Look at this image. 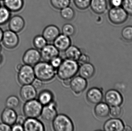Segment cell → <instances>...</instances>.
I'll return each instance as SVG.
<instances>
[{"label":"cell","instance_id":"cell-1","mask_svg":"<svg viewBox=\"0 0 132 131\" xmlns=\"http://www.w3.org/2000/svg\"><path fill=\"white\" fill-rule=\"evenodd\" d=\"M80 65L77 61L66 58L56 70L58 77L62 80H71L78 72Z\"/></svg>","mask_w":132,"mask_h":131},{"label":"cell","instance_id":"cell-2","mask_svg":"<svg viewBox=\"0 0 132 131\" xmlns=\"http://www.w3.org/2000/svg\"><path fill=\"white\" fill-rule=\"evenodd\" d=\"M36 78L43 82L52 80L56 74V69L47 62H39L34 66Z\"/></svg>","mask_w":132,"mask_h":131},{"label":"cell","instance_id":"cell-3","mask_svg":"<svg viewBox=\"0 0 132 131\" xmlns=\"http://www.w3.org/2000/svg\"><path fill=\"white\" fill-rule=\"evenodd\" d=\"M52 121L53 127L55 131H73L74 130L73 122L65 115L57 114Z\"/></svg>","mask_w":132,"mask_h":131},{"label":"cell","instance_id":"cell-4","mask_svg":"<svg viewBox=\"0 0 132 131\" xmlns=\"http://www.w3.org/2000/svg\"><path fill=\"white\" fill-rule=\"evenodd\" d=\"M43 105L38 100H33L26 102L23 108L26 117L29 118H37L41 116Z\"/></svg>","mask_w":132,"mask_h":131},{"label":"cell","instance_id":"cell-5","mask_svg":"<svg viewBox=\"0 0 132 131\" xmlns=\"http://www.w3.org/2000/svg\"><path fill=\"white\" fill-rule=\"evenodd\" d=\"M35 78L34 68L32 66L25 64L18 70V80L22 85L31 84Z\"/></svg>","mask_w":132,"mask_h":131},{"label":"cell","instance_id":"cell-6","mask_svg":"<svg viewBox=\"0 0 132 131\" xmlns=\"http://www.w3.org/2000/svg\"><path fill=\"white\" fill-rule=\"evenodd\" d=\"M128 15L121 7H112L109 12L108 17L112 23L115 24H121L127 20Z\"/></svg>","mask_w":132,"mask_h":131},{"label":"cell","instance_id":"cell-7","mask_svg":"<svg viewBox=\"0 0 132 131\" xmlns=\"http://www.w3.org/2000/svg\"><path fill=\"white\" fill-rule=\"evenodd\" d=\"M2 41L6 48L13 49L19 44V37L17 33L9 29L4 32Z\"/></svg>","mask_w":132,"mask_h":131},{"label":"cell","instance_id":"cell-8","mask_svg":"<svg viewBox=\"0 0 132 131\" xmlns=\"http://www.w3.org/2000/svg\"><path fill=\"white\" fill-rule=\"evenodd\" d=\"M41 58V53L38 50L31 48L25 52L22 57V61L25 64L33 66L39 62Z\"/></svg>","mask_w":132,"mask_h":131},{"label":"cell","instance_id":"cell-9","mask_svg":"<svg viewBox=\"0 0 132 131\" xmlns=\"http://www.w3.org/2000/svg\"><path fill=\"white\" fill-rule=\"evenodd\" d=\"M70 87L76 94H80L86 90L87 87V80L80 76H75L71 80Z\"/></svg>","mask_w":132,"mask_h":131},{"label":"cell","instance_id":"cell-10","mask_svg":"<svg viewBox=\"0 0 132 131\" xmlns=\"http://www.w3.org/2000/svg\"><path fill=\"white\" fill-rule=\"evenodd\" d=\"M57 115V106L54 101L43 107L41 116L45 120L52 121Z\"/></svg>","mask_w":132,"mask_h":131},{"label":"cell","instance_id":"cell-11","mask_svg":"<svg viewBox=\"0 0 132 131\" xmlns=\"http://www.w3.org/2000/svg\"><path fill=\"white\" fill-rule=\"evenodd\" d=\"M105 100L110 106H120L123 102V98L121 94L115 90H110L105 94Z\"/></svg>","mask_w":132,"mask_h":131},{"label":"cell","instance_id":"cell-12","mask_svg":"<svg viewBox=\"0 0 132 131\" xmlns=\"http://www.w3.org/2000/svg\"><path fill=\"white\" fill-rule=\"evenodd\" d=\"M41 51V57L47 62H50L59 54V51L53 44H47Z\"/></svg>","mask_w":132,"mask_h":131},{"label":"cell","instance_id":"cell-13","mask_svg":"<svg viewBox=\"0 0 132 131\" xmlns=\"http://www.w3.org/2000/svg\"><path fill=\"white\" fill-rule=\"evenodd\" d=\"M9 22V30L16 33L22 31L25 26V22L23 18L19 15L11 17Z\"/></svg>","mask_w":132,"mask_h":131},{"label":"cell","instance_id":"cell-14","mask_svg":"<svg viewBox=\"0 0 132 131\" xmlns=\"http://www.w3.org/2000/svg\"><path fill=\"white\" fill-rule=\"evenodd\" d=\"M23 126L24 131H43L45 130L43 124L36 118H28Z\"/></svg>","mask_w":132,"mask_h":131},{"label":"cell","instance_id":"cell-15","mask_svg":"<svg viewBox=\"0 0 132 131\" xmlns=\"http://www.w3.org/2000/svg\"><path fill=\"white\" fill-rule=\"evenodd\" d=\"M22 99L25 101L35 99L37 96L36 89L31 84L22 85L20 92Z\"/></svg>","mask_w":132,"mask_h":131},{"label":"cell","instance_id":"cell-16","mask_svg":"<svg viewBox=\"0 0 132 131\" xmlns=\"http://www.w3.org/2000/svg\"><path fill=\"white\" fill-rule=\"evenodd\" d=\"M103 97L102 92L98 88H90L86 94V98L88 101L93 104H97L101 102Z\"/></svg>","mask_w":132,"mask_h":131},{"label":"cell","instance_id":"cell-17","mask_svg":"<svg viewBox=\"0 0 132 131\" xmlns=\"http://www.w3.org/2000/svg\"><path fill=\"white\" fill-rule=\"evenodd\" d=\"M60 34V30L57 26L50 25L43 29L42 35L48 42H53Z\"/></svg>","mask_w":132,"mask_h":131},{"label":"cell","instance_id":"cell-18","mask_svg":"<svg viewBox=\"0 0 132 131\" xmlns=\"http://www.w3.org/2000/svg\"><path fill=\"white\" fill-rule=\"evenodd\" d=\"M53 45L59 51H65L71 45V41L70 37L63 34H60L54 40Z\"/></svg>","mask_w":132,"mask_h":131},{"label":"cell","instance_id":"cell-19","mask_svg":"<svg viewBox=\"0 0 132 131\" xmlns=\"http://www.w3.org/2000/svg\"><path fill=\"white\" fill-rule=\"evenodd\" d=\"M17 116L14 109L6 107L2 113L1 119L2 122L11 126L15 124Z\"/></svg>","mask_w":132,"mask_h":131},{"label":"cell","instance_id":"cell-20","mask_svg":"<svg viewBox=\"0 0 132 131\" xmlns=\"http://www.w3.org/2000/svg\"><path fill=\"white\" fill-rule=\"evenodd\" d=\"M125 125L121 120L118 118L109 119L104 124V129L106 131H122Z\"/></svg>","mask_w":132,"mask_h":131},{"label":"cell","instance_id":"cell-21","mask_svg":"<svg viewBox=\"0 0 132 131\" xmlns=\"http://www.w3.org/2000/svg\"><path fill=\"white\" fill-rule=\"evenodd\" d=\"M95 71L94 65L89 62L80 65L78 70L80 76L86 80L92 78L94 75Z\"/></svg>","mask_w":132,"mask_h":131},{"label":"cell","instance_id":"cell-22","mask_svg":"<svg viewBox=\"0 0 132 131\" xmlns=\"http://www.w3.org/2000/svg\"><path fill=\"white\" fill-rule=\"evenodd\" d=\"M90 7L93 12L101 14L105 12L108 8L106 0H91Z\"/></svg>","mask_w":132,"mask_h":131},{"label":"cell","instance_id":"cell-23","mask_svg":"<svg viewBox=\"0 0 132 131\" xmlns=\"http://www.w3.org/2000/svg\"><path fill=\"white\" fill-rule=\"evenodd\" d=\"M4 6L11 12L20 11L24 6V0H3Z\"/></svg>","mask_w":132,"mask_h":131},{"label":"cell","instance_id":"cell-24","mask_svg":"<svg viewBox=\"0 0 132 131\" xmlns=\"http://www.w3.org/2000/svg\"><path fill=\"white\" fill-rule=\"evenodd\" d=\"M110 108L106 103L100 102L97 104L94 108V113L96 117L99 118L107 117L110 113Z\"/></svg>","mask_w":132,"mask_h":131},{"label":"cell","instance_id":"cell-25","mask_svg":"<svg viewBox=\"0 0 132 131\" xmlns=\"http://www.w3.org/2000/svg\"><path fill=\"white\" fill-rule=\"evenodd\" d=\"M65 52L66 58L77 61L82 54L79 48L73 45H71Z\"/></svg>","mask_w":132,"mask_h":131},{"label":"cell","instance_id":"cell-26","mask_svg":"<svg viewBox=\"0 0 132 131\" xmlns=\"http://www.w3.org/2000/svg\"><path fill=\"white\" fill-rule=\"evenodd\" d=\"M53 94L50 91L45 90L39 93L38 96V100L44 106L53 102Z\"/></svg>","mask_w":132,"mask_h":131},{"label":"cell","instance_id":"cell-27","mask_svg":"<svg viewBox=\"0 0 132 131\" xmlns=\"http://www.w3.org/2000/svg\"><path fill=\"white\" fill-rule=\"evenodd\" d=\"M60 15L64 20L71 21L75 17V12L72 7L68 6L60 10Z\"/></svg>","mask_w":132,"mask_h":131},{"label":"cell","instance_id":"cell-28","mask_svg":"<svg viewBox=\"0 0 132 131\" xmlns=\"http://www.w3.org/2000/svg\"><path fill=\"white\" fill-rule=\"evenodd\" d=\"M11 12L5 6L0 7V25H4L8 22L11 17Z\"/></svg>","mask_w":132,"mask_h":131},{"label":"cell","instance_id":"cell-29","mask_svg":"<svg viewBox=\"0 0 132 131\" xmlns=\"http://www.w3.org/2000/svg\"><path fill=\"white\" fill-rule=\"evenodd\" d=\"M47 42L45 38L42 35H37L34 37L33 44L36 49L41 50L47 44Z\"/></svg>","mask_w":132,"mask_h":131},{"label":"cell","instance_id":"cell-30","mask_svg":"<svg viewBox=\"0 0 132 131\" xmlns=\"http://www.w3.org/2000/svg\"><path fill=\"white\" fill-rule=\"evenodd\" d=\"M50 4L53 7L57 9H61L69 6L70 0H50Z\"/></svg>","mask_w":132,"mask_h":131},{"label":"cell","instance_id":"cell-31","mask_svg":"<svg viewBox=\"0 0 132 131\" xmlns=\"http://www.w3.org/2000/svg\"><path fill=\"white\" fill-rule=\"evenodd\" d=\"M20 103L19 98L15 95H11L7 98L5 102L6 107L15 109L18 107Z\"/></svg>","mask_w":132,"mask_h":131},{"label":"cell","instance_id":"cell-32","mask_svg":"<svg viewBox=\"0 0 132 131\" xmlns=\"http://www.w3.org/2000/svg\"><path fill=\"white\" fill-rule=\"evenodd\" d=\"M62 32L63 34L69 37H71L75 34V27L72 24L67 23L63 26Z\"/></svg>","mask_w":132,"mask_h":131},{"label":"cell","instance_id":"cell-33","mask_svg":"<svg viewBox=\"0 0 132 131\" xmlns=\"http://www.w3.org/2000/svg\"><path fill=\"white\" fill-rule=\"evenodd\" d=\"M91 0H73L75 5L80 10H85L90 7Z\"/></svg>","mask_w":132,"mask_h":131},{"label":"cell","instance_id":"cell-34","mask_svg":"<svg viewBox=\"0 0 132 131\" xmlns=\"http://www.w3.org/2000/svg\"><path fill=\"white\" fill-rule=\"evenodd\" d=\"M122 36L124 39L128 41H132V26H127L123 28Z\"/></svg>","mask_w":132,"mask_h":131},{"label":"cell","instance_id":"cell-35","mask_svg":"<svg viewBox=\"0 0 132 131\" xmlns=\"http://www.w3.org/2000/svg\"><path fill=\"white\" fill-rule=\"evenodd\" d=\"M122 5L127 14L132 16V0H123Z\"/></svg>","mask_w":132,"mask_h":131},{"label":"cell","instance_id":"cell-36","mask_svg":"<svg viewBox=\"0 0 132 131\" xmlns=\"http://www.w3.org/2000/svg\"><path fill=\"white\" fill-rule=\"evenodd\" d=\"M110 113L113 117H119L122 114V110L119 106H113L110 109Z\"/></svg>","mask_w":132,"mask_h":131},{"label":"cell","instance_id":"cell-37","mask_svg":"<svg viewBox=\"0 0 132 131\" xmlns=\"http://www.w3.org/2000/svg\"><path fill=\"white\" fill-rule=\"evenodd\" d=\"M62 58L58 56L50 61V64L54 68L57 69L62 64Z\"/></svg>","mask_w":132,"mask_h":131},{"label":"cell","instance_id":"cell-38","mask_svg":"<svg viewBox=\"0 0 132 131\" xmlns=\"http://www.w3.org/2000/svg\"><path fill=\"white\" fill-rule=\"evenodd\" d=\"M89 61L90 57L87 55L81 54L77 62L80 65L85 63L89 62Z\"/></svg>","mask_w":132,"mask_h":131},{"label":"cell","instance_id":"cell-39","mask_svg":"<svg viewBox=\"0 0 132 131\" xmlns=\"http://www.w3.org/2000/svg\"><path fill=\"white\" fill-rule=\"evenodd\" d=\"M36 89H39L43 86V82L39 79H35L31 84Z\"/></svg>","mask_w":132,"mask_h":131},{"label":"cell","instance_id":"cell-40","mask_svg":"<svg viewBox=\"0 0 132 131\" xmlns=\"http://www.w3.org/2000/svg\"><path fill=\"white\" fill-rule=\"evenodd\" d=\"M123 0H109V3L112 7H121Z\"/></svg>","mask_w":132,"mask_h":131},{"label":"cell","instance_id":"cell-41","mask_svg":"<svg viewBox=\"0 0 132 131\" xmlns=\"http://www.w3.org/2000/svg\"><path fill=\"white\" fill-rule=\"evenodd\" d=\"M26 119L25 116H23L21 115H18L15 123L23 125Z\"/></svg>","mask_w":132,"mask_h":131},{"label":"cell","instance_id":"cell-42","mask_svg":"<svg viewBox=\"0 0 132 131\" xmlns=\"http://www.w3.org/2000/svg\"><path fill=\"white\" fill-rule=\"evenodd\" d=\"M11 127L10 125L3 123L0 124V131H11Z\"/></svg>","mask_w":132,"mask_h":131},{"label":"cell","instance_id":"cell-43","mask_svg":"<svg viewBox=\"0 0 132 131\" xmlns=\"http://www.w3.org/2000/svg\"><path fill=\"white\" fill-rule=\"evenodd\" d=\"M11 131H24L23 125L15 123V124H14L12 125V127H11Z\"/></svg>","mask_w":132,"mask_h":131},{"label":"cell","instance_id":"cell-44","mask_svg":"<svg viewBox=\"0 0 132 131\" xmlns=\"http://www.w3.org/2000/svg\"><path fill=\"white\" fill-rule=\"evenodd\" d=\"M71 80H63V84L65 86H70Z\"/></svg>","mask_w":132,"mask_h":131},{"label":"cell","instance_id":"cell-45","mask_svg":"<svg viewBox=\"0 0 132 131\" xmlns=\"http://www.w3.org/2000/svg\"><path fill=\"white\" fill-rule=\"evenodd\" d=\"M3 34H4V31H2V29L0 28V42L2 41V37H3Z\"/></svg>","mask_w":132,"mask_h":131},{"label":"cell","instance_id":"cell-46","mask_svg":"<svg viewBox=\"0 0 132 131\" xmlns=\"http://www.w3.org/2000/svg\"><path fill=\"white\" fill-rule=\"evenodd\" d=\"M123 130L125 131H132V129L131 127L129 126H126L124 127V130Z\"/></svg>","mask_w":132,"mask_h":131},{"label":"cell","instance_id":"cell-47","mask_svg":"<svg viewBox=\"0 0 132 131\" xmlns=\"http://www.w3.org/2000/svg\"><path fill=\"white\" fill-rule=\"evenodd\" d=\"M22 65L21 64H19L18 65H17V67H16L17 70H18L21 68V67L22 66Z\"/></svg>","mask_w":132,"mask_h":131},{"label":"cell","instance_id":"cell-48","mask_svg":"<svg viewBox=\"0 0 132 131\" xmlns=\"http://www.w3.org/2000/svg\"><path fill=\"white\" fill-rule=\"evenodd\" d=\"M2 61V57L1 54H0V64Z\"/></svg>","mask_w":132,"mask_h":131},{"label":"cell","instance_id":"cell-49","mask_svg":"<svg viewBox=\"0 0 132 131\" xmlns=\"http://www.w3.org/2000/svg\"><path fill=\"white\" fill-rule=\"evenodd\" d=\"M2 49V47L1 45L0 44V53H1V51Z\"/></svg>","mask_w":132,"mask_h":131},{"label":"cell","instance_id":"cell-50","mask_svg":"<svg viewBox=\"0 0 132 131\" xmlns=\"http://www.w3.org/2000/svg\"><path fill=\"white\" fill-rule=\"evenodd\" d=\"M1 2H0V7H1Z\"/></svg>","mask_w":132,"mask_h":131},{"label":"cell","instance_id":"cell-51","mask_svg":"<svg viewBox=\"0 0 132 131\" xmlns=\"http://www.w3.org/2000/svg\"><path fill=\"white\" fill-rule=\"evenodd\" d=\"M0 1H1V0H0Z\"/></svg>","mask_w":132,"mask_h":131}]
</instances>
